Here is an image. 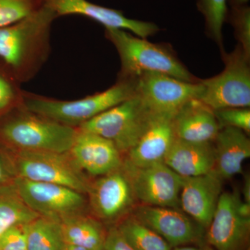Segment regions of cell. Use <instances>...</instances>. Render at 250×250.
Wrapping results in <instances>:
<instances>
[{"mask_svg":"<svg viewBox=\"0 0 250 250\" xmlns=\"http://www.w3.org/2000/svg\"><path fill=\"white\" fill-rule=\"evenodd\" d=\"M57 18L45 4L35 14L0 27V66L20 84L34 79L48 60Z\"/></svg>","mask_w":250,"mask_h":250,"instance_id":"cell-1","label":"cell"},{"mask_svg":"<svg viewBox=\"0 0 250 250\" xmlns=\"http://www.w3.org/2000/svg\"><path fill=\"white\" fill-rule=\"evenodd\" d=\"M136 78H118L114 85L85 98L65 101L24 91L23 106L28 111L67 126L80 125L134 96Z\"/></svg>","mask_w":250,"mask_h":250,"instance_id":"cell-2","label":"cell"},{"mask_svg":"<svg viewBox=\"0 0 250 250\" xmlns=\"http://www.w3.org/2000/svg\"><path fill=\"white\" fill-rule=\"evenodd\" d=\"M121 62L118 78H136L144 72H160L188 82H198L177 57L170 45L153 43L129 31L105 29Z\"/></svg>","mask_w":250,"mask_h":250,"instance_id":"cell-3","label":"cell"},{"mask_svg":"<svg viewBox=\"0 0 250 250\" xmlns=\"http://www.w3.org/2000/svg\"><path fill=\"white\" fill-rule=\"evenodd\" d=\"M0 125V137L20 150L68 153L77 128L67 126L28 111L23 104Z\"/></svg>","mask_w":250,"mask_h":250,"instance_id":"cell-4","label":"cell"},{"mask_svg":"<svg viewBox=\"0 0 250 250\" xmlns=\"http://www.w3.org/2000/svg\"><path fill=\"white\" fill-rule=\"evenodd\" d=\"M154 118L136 93L80 125L78 129L109 140L121 154H126L144 134Z\"/></svg>","mask_w":250,"mask_h":250,"instance_id":"cell-5","label":"cell"},{"mask_svg":"<svg viewBox=\"0 0 250 250\" xmlns=\"http://www.w3.org/2000/svg\"><path fill=\"white\" fill-rule=\"evenodd\" d=\"M225 68L216 76L200 80L202 92L197 100L213 111L250 108V58L239 45L231 53L223 51Z\"/></svg>","mask_w":250,"mask_h":250,"instance_id":"cell-6","label":"cell"},{"mask_svg":"<svg viewBox=\"0 0 250 250\" xmlns=\"http://www.w3.org/2000/svg\"><path fill=\"white\" fill-rule=\"evenodd\" d=\"M202 83L179 80L160 72H147L137 77L136 94L152 116L172 118L185 104L201 95Z\"/></svg>","mask_w":250,"mask_h":250,"instance_id":"cell-7","label":"cell"},{"mask_svg":"<svg viewBox=\"0 0 250 250\" xmlns=\"http://www.w3.org/2000/svg\"><path fill=\"white\" fill-rule=\"evenodd\" d=\"M16 159L18 177L35 182L64 186L88 193L90 184L83 171L67 153L20 150Z\"/></svg>","mask_w":250,"mask_h":250,"instance_id":"cell-8","label":"cell"},{"mask_svg":"<svg viewBox=\"0 0 250 250\" xmlns=\"http://www.w3.org/2000/svg\"><path fill=\"white\" fill-rule=\"evenodd\" d=\"M122 167L141 205L180 208L183 177L164 162L139 167L125 160Z\"/></svg>","mask_w":250,"mask_h":250,"instance_id":"cell-9","label":"cell"},{"mask_svg":"<svg viewBox=\"0 0 250 250\" xmlns=\"http://www.w3.org/2000/svg\"><path fill=\"white\" fill-rule=\"evenodd\" d=\"M14 186L26 205L41 216L62 220L82 214L86 205L84 194L59 184L18 177Z\"/></svg>","mask_w":250,"mask_h":250,"instance_id":"cell-10","label":"cell"},{"mask_svg":"<svg viewBox=\"0 0 250 250\" xmlns=\"http://www.w3.org/2000/svg\"><path fill=\"white\" fill-rule=\"evenodd\" d=\"M88 194L94 213L107 222L118 220L134 210L137 202L122 166L118 170L100 176L90 184Z\"/></svg>","mask_w":250,"mask_h":250,"instance_id":"cell-11","label":"cell"},{"mask_svg":"<svg viewBox=\"0 0 250 250\" xmlns=\"http://www.w3.org/2000/svg\"><path fill=\"white\" fill-rule=\"evenodd\" d=\"M239 192H223L208 227L207 241L215 250H241L250 233V219L238 211Z\"/></svg>","mask_w":250,"mask_h":250,"instance_id":"cell-12","label":"cell"},{"mask_svg":"<svg viewBox=\"0 0 250 250\" xmlns=\"http://www.w3.org/2000/svg\"><path fill=\"white\" fill-rule=\"evenodd\" d=\"M132 211L135 218L152 229L172 248L193 243L201 237L203 228L180 208L141 205Z\"/></svg>","mask_w":250,"mask_h":250,"instance_id":"cell-13","label":"cell"},{"mask_svg":"<svg viewBox=\"0 0 250 250\" xmlns=\"http://www.w3.org/2000/svg\"><path fill=\"white\" fill-rule=\"evenodd\" d=\"M57 18L80 16L103 24L105 29H123L142 39L154 35L160 29L154 23L126 18L119 10L94 4L88 0H45Z\"/></svg>","mask_w":250,"mask_h":250,"instance_id":"cell-14","label":"cell"},{"mask_svg":"<svg viewBox=\"0 0 250 250\" xmlns=\"http://www.w3.org/2000/svg\"><path fill=\"white\" fill-rule=\"evenodd\" d=\"M223 180L214 171L183 177L179 205L182 211L205 229L209 226L222 194Z\"/></svg>","mask_w":250,"mask_h":250,"instance_id":"cell-15","label":"cell"},{"mask_svg":"<svg viewBox=\"0 0 250 250\" xmlns=\"http://www.w3.org/2000/svg\"><path fill=\"white\" fill-rule=\"evenodd\" d=\"M69 152L81 170L93 176L104 175L123 165L121 153L111 141L78 128Z\"/></svg>","mask_w":250,"mask_h":250,"instance_id":"cell-16","label":"cell"},{"mask_svg":"<svg viewBox=\"0 0 250 250\" xmlns=\"http://www.w3.org/2000/svg\"><path fill=\"white\" fill-rule=\"evenodd\" d=\"M177 139L213 143L220 129L214 111L197 99L188 102L172 119Z\"/></svg>","mask_w":250,"mask_h":250,"instance_id":"cell-17","label":"cell"},{"mask_svg":"<svg viewBox=\"0 0 250 250\" xmlns=\"http://www.w3.org/2000/svg\"><path fill=\"white\" fill-rule=\"evenodd\" d=\"M164 163L182 177L208 173L214 169L213 143L189 142L175 138Z\"/></svg>","mask_w":250,"mask_h":250,"instance_id":"cell-18","label":"cell"},{"mask_svg":"<svg viewBox=\"0 0 250 250\" xmlns=\"http://www.w3.org/2000/svg\"><path fill=\"white\" fill-rule=\"evenodd\" d=\"M172 118L155 117L138 143L126 153V161L135 166L164 162L175 139Z\"/></svg>","mask_w":250,"mask_h":250,"instance_id":"cell-19","label":"cell"},{"mask_svg":"<svg viewBox=\"0 0 250 250\" xmlns=\"http://www.w3.org/2000/svg\"><path fill=\"white\" fill-rule=\"evenodd\" d=\"M215 165L213 171L223 180L243 172V164L250 157V140L244 131L223 127L213 141Z\"/></svg>","mask_w":250,"mask_h":250,"instance_id":"cell-20","label":"cell"},{"mask_svg":"<svg viewBox=\"0 0 250 250\" xmlns=\"http://www.w3.org/2000/svg\"><path fill=\"white\" fill-rule=\"evenodd\" d=\"M66 244L88 250H103L106 235L101 224L82 214L72 215L61 220Z\"/></svg>","mask_w":250,"mask_h":250,"instance_id":"cell-21","label":"cell"},{"mask_svg":"<svg viewBox=\"0 0 250 250\" xmlns=\"http://www.w3.org/2000/svg\"><path fill=\"white\" fill-rule=\"evenodd\" d=\"M24 228L28 250H62L66 244L59 219L40 215Z\"/></svg>","mask_w":250,"mask_h":250,"instance_id":"cell-22","label":"cell"},{"mask_svg":"<svg viewBox=\"0 0 250 250\" xmlns=\"http://www.w3.org/2000/svg\"><path fill=\"white\" fill-rule=\"evenodd\" d=\"M39 216L23 201L14 184L0 185V238L10 229L26 225Z\"/></svg>","mask_w":250,"mask_h":250,"instance_id":"cell-23","label":"cell"},{"mask_svg":"<svg viewBox=\"0 0 250 250\" xmlns=\"http://www.w3.org/2000/svg\"><path fill=\"white\" fill-rule=\"evenodd\" d=\"M118 229L134 250H172L167 242L134 215L123 220Z\"/></svg>","mask_w":250,"mask_h":250,"instance_id":"cell-24","label":"cell"},{"mask_svg":"<svg viewBox=\"0 0 250 250\" xmlns=\"http://www.w3.org/2000/svg\"><path fill=\"white\" fill-rule=\"evenodd\" d=\"M228 0H197V6L205 20L207 34L218 44L223 45V27L227 21Z\"/></svg>","mask_w":250,"mask_h":250,"instance_id":"cell-25","label":"cell"},{"mask_svg":"<svg viewBox=\"0 0 250 250\" xmlns=\"http://www.w3.org/2000/svg\"><path fill=\"white\" fill-rule=\"evenodd\" d=\"M44 6L45 0H0V27L35 14Z\"/></svg>","mask_w":250,"mask_h":250,"instance_id":"cell-26","label":"cell"},{"mask_svg":"<svg viewBox=\"0 0 250 250\" xmlns=\"http://www.w3.org/2000/svg\"><path fill=\"white\" fill-rule=\"evenodd\" d=\"M229 19L234 29L236 39L245 53L250 58V9L248 5L232 6Z\"/></svg>","mask_w":250,"mask_h":250,"instance_id":"cell-27","label":"cell"},{"mask_svg":"<svg viewBox=\"0 0 250 250\" xmlns=\"http://www.w3.org/2000/svg\"><path fill=\"white\" fill-rule=\"evenodd\" d=\"M4 68L0 66V113L22 104L24 90Z\"/></svg>","mask_w":250,"mask_h":250,"instance_id":"cell-28","label":"cell"},{"mask_svg":"<svg viewBox=\"0 0 250 250\" xmlns=\"http://www.w3.org/2000/svg\"><path fill=\"white\" fill-rule=\"evenodd\" d=\"M213 111L220 129L223 127L236 128L250 134V108H227Z\"/></svg>","mask_w":250,"mask_h":250,"instance_id":"cell-29","label":"cell"},{"mask_svg":"<svg viewBox=\"0 0 250 250\" xmlns=\"http://www.w3.org/2000/svg\"><path fill=\"white\" fill-rule=\"evenodd\" d=\"M24 225L10 229L0 238V250H28Z\"/></svg>","mask_w":250,"mask_h":250,"instance_id":"cell-30","label":"cell"},{"mask_svg":"<svg viewBox=\"0 0 250 250\" xmlns=\"http://www.w3.org/2000/svg\"><path fill=\"white\" fill-rule=\"evenodd\" d=\"M103 250H134L118 228H112L106 235Z\"/></svg>","mask_w":250,"mask_h":250,"instance_id":"cell-31","label":"cell"},{"mask_svg":"<svg viewBox=\"0 0 250 250\" xmlns=\"http://www.w3.org/2000/svg\"><path fill=\"white\" fill-rule=\"evenodd\" d=\"M243 200L247 203L250 204V177L249 174L245 176L243 187L242 188Z\"/></svg>","mask_w":250,"mask_h":250,"instance_id":"cell-32","label":"cell"},{"mask_svg":"<svg viewBox=\"0 0 250 250\" xmlns=\"http://www.w3.org/2000/svg\"><path fill=\"white\" fill-rule=\"evenodd\" d=\"M173 250H215L210 247H192V246H178L175 247Z\"/></svg>","mask_w":250,"mask_h":250,"instance_id":"cell-33","label":"cell"},{"mask_svg":"<svg viewBox=\"0 0 250 250\" xmlns=\"http://www.w3.org/2000/svg\"><path fill=\"white\" fill-rule=\"evenodd\" d=\"M231 6H239L247 5L249 0H228Z\"/></svg>","mask_w":250,"mask_h":250,"instance_id":"cell-34","label":"cell"},{"mask_svg":"<svg viewBox=\"0 0 250 250\" xmlns=\"http://www.w3.org/2000/svg\"><path fill=\"white\" fill-rule=\"evenodd\" d=\"M62 250H88L82 247L74 246V245L65 244Z\"/></svg>","mask_w":250,"mask_h":250,"instance_id":"cell-35","label":"cell"},{"mask_svg":"<svg viewBox=\"0 0 250 250\" xmlns=\"http://www.w3.org/2000/svg\"><path fill=\"white\" fill-rule=\"evenodd\" d=\"M5 180V172L4 167H3L2 164L0 161V184L2 183Z\"/></svg>","mask_w":250,"mask_h":250,"instance_id":"cell-36","label":"cell"},{"mask_svg":"<svg viewBox=\"0 0 250 250\" xmlns=\"http://www.w3.org/2000/svg\"><path fill=\"white\" fill-rule=\"evenodd\" d=\"M250 250V248H248V250Z\"/></svg>","mask_w":250,"mask_h":250,"instance_id":"cell-37","label":"cell"}]
</instances>
